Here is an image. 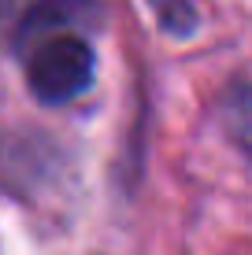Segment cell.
I'll list each match as a JSON object with an SVG mask.
<instances>
[{"label":"cell","instance_id":"obj_4","mask_svg":"<svg viewBox=\"0 0 252 255\" xmlns=\"http://www.w3.org/2000/svg\"><path fill=\"white\" fill-rule=\"evenodd\" d=\"M33 0H0V33H15V22L22 19V11L30 7Z\"/></svg>","mask_w":252,"mask_h":255},{"label":"cell","instance_id":"obj_1","mask_svg":"<svg viewBox=\"0 0 252 255\" xmlns=\"http://www.w3.org/2000/svg\"><path fill=\"white\" fill-rule=\"evenodd\" d=\"M26 63V82L30 93L41 104H71L93 85L97 74V56L85 33L63 30L33 41L30 48L19 52Z\"/></svg>","mask_w":252,"mask_h":255},{"label":"cell","instance_id":"obj_2","mask_svg":"<svg viewBox=\"0 0 252 255\" xmlns=\"http://www.w3.org/2000/svg\"><path fill=\"white\" fill-rule=\"evenodd\" d=\"M219 122L227 137L252 159V78H234L219 96Z\"/></svg>","mask_w":252,"mask_h":255},{"label":"cell","instance_id":"obj_3","mask_svg":"<svg viewBox=\"0 0 252 255\" xmlns=\"http://www.w3.org/2000/svg\"><path fill=\"white\" fill-rule=\"evenodd\" d=\"M156 26L171 37H193L201 26V0H149Z\"/></svg>","mask_w":252,"mask_h":255}]
</instances>
